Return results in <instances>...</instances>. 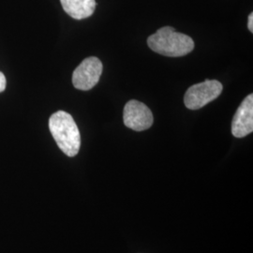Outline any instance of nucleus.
<instances>
[{"instance_id":"nucleus-1","label":"nucleus","mask_w":253,"mask_h":253,"mask_svg":"<svg viewBox=\"0 0 253 253\" xmlns=\"http://www.w3.org/2000/svg\"><path fill=\"white\" fill-rule=\"evenodd\" d=\"M49 128L54 141L68 157L76 156L81 146V135L73 117L65 111H58L49 119Z\"/></svg>"},{"instance_id":"nucleus-2","label":"nucleus","mask_w":253,"mask_h":253,"mask_svg":"<svg viewBox=\"0 0 253 253\" xmlns=\"http://www.w3.org/2000/svg\"><path fill=\"white\" fill-rule=\"evenodd\" d=\"M147 44L154 52L169 57L184 56L194 49L190 37L176 32L171 27L160 28L147 39Z\"/></svg>"},{"instance_id":"nucleus-3","label":"nucleus","mask_w":253,"mask_h":253,"mask_svg":"<svg viewBox=\"0 0 253 253\" xmlns=\"http://www.w3.org/2000/svg\"><path fill=\"white\" fill-rule=\"evenodd\" d=\"M221 91L222 84L217 80H207L196 84L186 92L184 97L185 105L190 110H199L216 100Z\"/></svg>"},{"instance_id":"nucleus-4","label":"nucleus","mask_w":253,"mask_h":253,"mask_svg":"<svg viewBox=\"0 0 253 253\" xmlns=\"http://www.w3.org/2000/svg\"><path fill=\"white\" fill-rule=\"evenodd\" d=\"M102 69V63L98 57L85 58L73 72L74 87L79 90H90L100 81Z\"/></svg>"},{"instance_id":"nucleus-5","label":"nucleus","mask_w":253,"mask_h":253,"mask_svg":"<svg viewBox=\"0 0 253 253\" xmlns=\"http://www.w3.org/2000/svg\"><path fill=\"white\" fill-rule=\"evenodd\" d=\"M123 119L125 126L135 130L143 131L153 124L152 112L145 103L138 100H129L124 108Z\"/></svg>"},{"instance_id":"nucleus-6","label":"nucleus","mask_w":253,"mask_h":253,"mask_svg":"<svg viewBox=\"0 0 253 253\" xmlns=\"http://www.w3.org/2000/svg\"><path fill=\"white\" fill-rule=\"evenodd\" d=\"M253 131V95L245 99L237 109L232 123V133L236 138H243Z\"/></svg>"},{"instance_id":"nucleus-7","label":"nucleus","mask_w":253,"mask_h":253,"mask_svg":"<svg viewBox=\"0 0 253 253\" xmlns=\"http://www.w3.org/2000/svg\"><path fill=\"white\" fill-rule=\"evenodd\" d=\"M67 14L76 20L88 18L96 9L95 0H60Z\"/></svg>"},{"instance_id":"nucleus-8","label":"nucleus","mask_w":253,"mask_h":253,"mask_svg":"<svg viewBox=\"0 0 253 253\" xmlns=\"http://www.w3.org/2000/svg\"><path fill=\"white\" fill-rule=\"evenodd\" d=\"M6 84H7L6 77L3 73L0 72V93L6 89Z\"/></svg>"},{"instance_id":"nucleus-9","label":"nucleus","mask_w":253,"mask_h":253,"mask_svg":"<svg viewBox=\"0 0 253 253\" xmlns=\"http://www.w3.org/2000/svg\"><path fill=\"white\" fill-rule=\"evenodd\" d=\"M248 27L251 32H253V13L252 12L249 16V22H248Z\"/></svg>"}]
</instances>
